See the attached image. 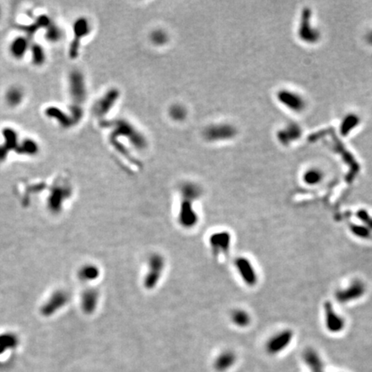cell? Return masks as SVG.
I'll use <instances>...</instances> for the list:
<instances>
[{
  "instance_id": "cell-1",
  "label": "cell",
  "mask_w": 372,
  "mask_h": 372,
  "mask_svg": "<svg viewBox=\"0 0 372 372\" xmlns=\"http://www.w3.org/2000/svg\"><path fill=\"white\" fill-rule=\"evenodd\" d=\"M147 270L142 278V285L146 291L155 290L161 282L167 268V260L163 254L153 252L147 260Z\"/></svg>"
},
{
  "instance_id": "cell-3",
  "label": "cell",
  "mask_w": 372,
  "mask_h": 372,
  "mask_svg": "<svg viewBox=\"0 0 372 372\" xmlns=\"http://www.w3.org/2000/svg\"><path fill=\"white\" fill-rule=\"evenodd\" d=\"M209 245L214 258L220 263L223 262L230 253L232 234L229 231H217L209 238Z\"/></svg>"
},
{
  "instance_id": "cell-23",
  "label": "cell",
  "mask_w": 372,
  "mask_h": 372,
  "mask_svg": "<svg viewBox=\"0 0 372 372\" xmlns=\"http://www.w3.org/2000/svg\"><path fill=\"white\" fill-rule=\"evenodd\" d=\"M46 114L49 116H51L52 118L56 119L61 123V126H63V127H70L72 125V117H68L65 113L62 112L61 110H59L55 107L47 109Z\"/></svg>"
},
{
  "instance_id": "cell-29",
  "label": "cell",
  "mask_w": 372,
  "mask_h": 372,
  "mask_svg": "<svg viewBox=\"0 0 372 372\" xmlns=\"http://www.w3.org/2000/svg\"><path fill=\"white\" fill-rule=\"evenodd\" d=\"M351 229L355 235L360 237V238H368L369 236V229L367 227L353 225L352 226Z\"/></svg>"
},
{
  "instance_id": "cell-15",
  "label": "cell",
  "mask_w": 372,
  "mask_h": 372,
  "mask_svg": "<svg viewBox=\"0 0 372 372\" xmlns=\"http://www.w3.org/2000/svg\"><path fill=\"white\" fill-rule=\"evenodd\" d=\"M325 312H326V327L330 332H341L344 328V320L341 316L335 313L331 303H326L325 304Z\"/></svg>"
},
{
  "instance_id": "cell-20",
  "label": "cell",
  "mask_w": 372,
  "mask_h": 372,
  "mask_svg": "<svg viewBox=\"0 0 372 372\" xmlns=\"http://www.w3.org/2000/svg\"><path fill=\"white\" fill-rule=\"evenodd\" d=\"M324 177H325V173L321 168H318V167H311V168H307L304 171L302 179L306 185L315 186V185H320V183L323 181Z\"/></svg>"
},
{
  "instance_id": "cell-6",
  "label": "cell",
  "mask_w": 372,
  "mask_h": 372,
  "mask_svg": "<svg viewBox=\"0 0 372 372\" xmlns=\"http://www.w3.org/2000/svg\"><path fill=\"white\" fill-rule=\"evenodd\" d=\"M236 134L237 130L233 125L217 123L205 129L203 137L209 142H223L232 140Z\"/></svg>"
},
{
  "instance_id": "cell-24",
  "label": "cell",
  "mask_w": 372,
  "mask_h": 372,
  "mask_svg": "<svg viewBox=\"0 0 372 372\" xmlns=\"http://www.w3.org/2000/svg\"><path fill=\"white\" fill-rule=\"evenodd\" d=\"M18 153L25 155H35L39 151L37 143L31 139H28L21 143L20 147L17 149Z\"/></svg>"
},
{
  "instance_id": "cell-8",
  "label": "cell",
  "mask_w": 372,
  "mask_h": 372,
  "mask_svg": "<svg viewBox=\"0 0 372 372\" xmlns=\"http://www.w3.org/2000/svg\"><path fill=\"white\" fill-rule=\"evenodd\" d=\"M293 334L291 330H283L269 339L266 344V350L270 355L278 354L291 344Z\"/></svg>"
},
{
  "instance_id": "cell-32",
  "label": "cell",
  "mask_w": 372,
  "mask_h": 372,
  "mask_svg": "<svg viewBox=\"0 0 372 372\" xmlns=\"http://www.w3.org/2000/svg\"><path fill=\"white\" fill-rule=\"evenodd\" d=\"M0 16H1V9H0Z\"/></svg>"
},
{
  "instance_id": "cell-9",
  "label": "cell",
  "mask_w": 372,
  "mask_h": 372,
  "mask_svg": "<svg viewBox=\"0 0 372 372\" xmlns=\"http://www.w3.org/2000/svg\"><path fill=\"white\" fill-rule=\"evenodd\" d=\"M303 136V129L297 122H290L281 128L277 134V141L283 146H290Z\"/></svg>"
},
{
  "instance_id": "cell-16",
  "label": "cell",
  "mask_w": 372,
  "mask_h": 372,
  "mask_svg": "<svg viewBox=\"0 0 372 372\" xmlns=\"http://www.w3.org/2000/svg\"><path fill=\"white\" fill-rule=\"evenodd\" d=\"M119 98V93L117 90H111L109 93H107L104 98L98 102L96 105V112L98 115H105L112 109L115 105V102Z\"/></svg>"
},
{
  "instance_id": "cell-11",
  "label": "cell",
  "mask_w": 372,
  "mask_h": 372,
  "mask_svg": "<svg viewBox=\"0 0 372 372\" xmlns=\"http://www.w3.org/2000/svg\"><path fill=\"white\" fill-rule=\"evenodd\" d=\"M237 355L232 350H225L220 352L214 361V369L217 372L228 371L235 365Z\"/></svg>"
},
{
  "instance_id": "cell-19",
  "label": "cell",
  "mask_w": 372,
  "mask_h": 372,
  "mask_svg": "<svg viewBox=\"0 0 372 372\" xmlns=\"http://www.w3.org/2000/svg\"><path fill=\"white\" fill-rule=\"evenodd\" d=\"M229 319L232 324L238 328H245L252 322L250 314L245 309L235 308L230 312Z\"/></svg>"
},
{
  "instance_id": "cell-7",
  "label": "cell",
  "mask_w": 372,
  "mask_h": 372,
  "mask_svg": "<svg viewBox=\"0 0 372 372\" xmlns=\"http://www.w3.org/2000/svg\"><path fill=\"white\" fill-rule=\"evenodd\" d=\"M234 266L240 280L248 287H254L258 283V274L254 264L248 258L237 257Z\"/></svg>"
},
{
  "instance_id": "cell-26",
  "label": "cell",
  "mask_w": 372,
  "mask_h": 372,
  "mask_svg": "<svg viewBox=\"0 0 372 372\" xmlns=\"http://www.w3.org/2000/svg\"><path fill=\"white\" fill-rule=\"evenodd\" d=\"M62 37V31L60 27L49 24L47 28L46 39L50 43H57Z\"/></svg>"
},
{
  "instance_id": "cell-30",
  "label": "cell",
  "mask_w": 372,
  "mask_h": 372,
  "mask_svg": "<svg viewBox=\"0 0 372 372\" xmlns=\"http://www.w3.org/2000/svg\"><path fill=\"white\" fill-rule=\"evenodd\" d=\"M358 214V217H359V218H360V219L362 220L363 222H365V223H366L367 224V226H368L369 228H372L371 217H369L366 211H362Z\"/></svg>"
},
{
  "instance_id": "cell-4",
  "label": "cell",
  "mask_w": 372,
  "mask_h": 372,
  "mask_svg": "<svg viewBox=\"0 0 372 372\" xmlns=\"http://www.w3.org/2000/svg\"><path fill=\"white\" fill-rule=\"evenodd\" d=\"M298 38L303 44L308 45H315L321 39L320 29L312 23L311 11L304 9L301 14L300 23L297 29Z\"/></svg>"
},
{
  "instance_id": "cell-28",
  "label": "cell",
  "mask_w": 372,
  "mask_h": 372,
  "mask_svg": "<svg viewBox=\"0 0 372 372\" xmlns=\"http://www.w3.org/2000/svg\"><path fill=\"white\" fill-rule=\"evenodd\" d=\"M151 40L153 44L157 46H162L167 44L168 40V36L163 30H156L153 31L151 35Z\"/></svg>"
},
{
  "instance_id": "cell-25",
  "label": "cell",
  "mask_w": 372,
  "mask_h": 372,
  "mask_svg": "<svg viewBox=\"0 0 372 372\" xmlns=\"http://www.w3.org/2000/svg\"><path fill=\"white\" fill-rule=\"evenodd\" d=\"M31 53L33 63L36 66H40L44 63L45 59H46V55H45L44 49L40 45L38 44L33 45L31 48Z\"/></svg>"
},
{
  "instance_id": "cell-13",
  "label": "cell",
  "mask_w": 372,
  "mask_h": 372,
  "mask_svg": "<svg viewBox=\"0 0 372 372\" xmlns=\"http://www.w3.org/2000/svg\"><path fill=\"white\" fill-rule=\"evenodd\" d=\"M70 92L76 102H81L86 98V86L84 78L78 72H72L70 76Z\"/></svg>"
},
{
  "instance_id": "cell-14",
  "label": "cell",
  "mask_w": 372,
  "mask_h": 372,
  "mask_svg": "<svg viewBox=\"0 0 372 372\" xmlns=\"http://www.w3.org/2000/svg\"><path fill=\"white\" fill-rule=\"evenodd\" d=\"M181 199L189 200L196 202L202 197L203 191L202 187L195 182L187 181L183 183L179 187Z\"/></svg>"
},
{
  "instance_id": "cell-31",
  "label": "cell",
  "mask_w": 372,
  "mask_h": 372,
  "mask_svg": "<svg viewBox=\"0 0 372 372\" xmlns=\"http://www.w3.org/2000/svg\"><path fill=\"white\" fill-rule=\"evenodd\" d=\"M365 40H366L367 44H369V46H372V30L367 33L366 35H365Z\"/></svg>"
},
{
  "instance_id": "cell-5",
  "label": "cell",
  "mask_w": 372,
  "mask_h": 372,
  "mask_svg": "<svg viewBox=\"0 0 372 372\" xmlns=\"http://www.w3.org/2000/svg\"><path fill=\"white\" fill-rule=\"evenodd\" d=\"M200 217L195 208V202L181 199L177 214V222L186 230L193 229L199 223Z\"/></svg>"
},
{
  "instance_id": "cell-2",
  "label": "cell",
  "mask_w": 372,
  "mask_h": 372,
  "mask_svg": "<svg viewBox=\"0 0 372 372\" xmlns=\"http://www.w3.org/2000/svg\"><path fill=\"white\" fill-rule=\"evenodd\" d=\"M277 100L286 110L294 114H303L308 108V101L302 93L283 88L277 93Z\"/></svg>"
},
{
  "instance_id": "cell-18",
  "label": "cell",
  "mask_w": 372,
  "mask_h": 372,
  "mask_svg": "<svg viewBox=\"0 0 372 372\" xmlns=\"http://www.w3.org/2000/svg\"><path fill=\"white\" fill-rule=\"evenodd\" d=\"M360 116L358 114L354 112L346 114L341 121L340 130L341 135L343 136H349L350 134H352L360 125Z\"/></svg>"
},
{
  "instance_id": "cell-12",
  "label": "cell",
  "mask_w": 372,
  "mask_h": 372,
  "mask_svg": "<svg viewBox=\"0 0 372 372\" xmlns=\"http://www.w3.org/2000/svg\"><path fill=\"white\" fill-rule=\"evenodd\" d=\"M364 292H365V288H364L363 283L360 281H354L346 290H342L337 292L336 299L341 303H347V302L358 299L359 297H362Z\"/></svg>"
},
{
  "instance_id": "cell-21",
  "label": "cell",
  "mask_w": 372,
  "mask_h": 372,
  "mask_svg": "<svg viewBox=\"0 0 372 372\" xmlns=\"http://www.w3.org/2000/svg\"><path fill=\"white\" fill-rule=\"evenodd\" d=\"M29 48V43L26 38L20 36L12 40L10 45V52L13 57L16 59H22L26 54Z\"/></svg>"
},
{
  "instance_id": "cell-10",
  "label": "cell",
  "mask_w": 372,
  "mask_h": 372,
  "mask_svg": "<svg viewBox=\"0 0 372 372\" xmlns=\"http://www.w3.org/2000/svg\"><path fill=\"white\" fill-rule=\"evenodd\" d=\"M91 32V25L89 21L87 18H80L75 21L73 24V33H74V39L71 45L70 49V56L72 58L77 57L78 55V47H79V40L82 38L89 35Z\"/></svg>"
},
{
  "instance_id": "cell-17",
  "label": "cell",
  "mask_w": 372,
  "mask_h": 372,
  "mask_svg": "<svg viewBox=\"0 0 372 372\" xmlns=\"http://www.w3.org/2000/svg\"><path fill=\"white\" fill-rule=\"evenodd\" d=\"M3 134L6 142L3 146H0V162L6 159V156L8 155L11 149H13L18 146V136L15 130L6 128L3 130Z\"/></svg>"
},
{
  "instance_id": "cell-22",
  "label": "cell",
  "mask_w": 372,
  "mask_h": 372,
  "mask_svg": "<svg viewBox=\"0 0 372 372\" xmlns=\"http://www.w3.org/2000/svg\"><path fill=\"white\" fill-rule=\"evenodd\" d=\"M23 92L19 87H13L10 88L6 93V99L7 104L12 107H16L23 102Z\"/></svg>"
},
{
  "instance_id": "cell-27",
  "label": "cell",
  "mask_w": 372,
  "mask_h": 372,
  "mask_svg": "<svg viewBox=\"0 0 372 372\" xmlns=\"http://www.w3.org/2000/svg\"><path fill=\"white\" fill-rule=\"evenodd\" d=\"M169 114L174 121H181L185 119L186 110H185V107L182 105H173L171 107Z\"/></svg>"
}]
</instances>
